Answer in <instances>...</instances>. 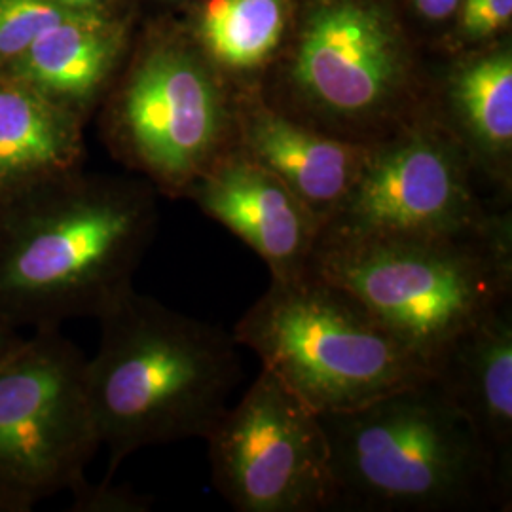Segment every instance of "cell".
I'll use <instances>...</instances> for the list:
<instances>
[{
	"instance_id": "cell-7",
	"label": "cell",
	"mask_w": 512,
	"mask_h": 512,
	"mask_svg": "<svg viewBox=\"0 0 512 512\" xmlns=\"http://www.w3.org/2000/svg\"><path fill=\"white\" fill-rule=\"evenodd\" d=\"M236 95L184 29L158 31L105 97V143L156 192L186 198L236 147Z\"/></svg>"
},
{
	"instance_id": "cell-1",
	"label": "cell",
	"mask_w": 512,
	"mask_h": 512,
	"mask_svg": "<svg viewBox=\"0 0 512 512\" xmlns=\"http://www.w3.org/2000/svg\"><path fill=\"white\" fill-rule=\"evenodd\" d=\"M158 228L147 181L78 171L0 207V317L16 329L101 317L133 289Z\"/></svg>"
},
{
	"instance_id": "cell-16",
	"label": "cell",
	"mask_w": 512,
	"mask_h": 512,
	"mask_svg": "<svg viewBox=\"0 0 512 512\" xmlns=\"http://www.w3.org/2000/svg\"><path fill=\"white\" fill-rule=\"evenodd\" d=\"M84 120L0 74V207L78 171Z\"/></svg>"
},
{
	"instance_id": "cell-10",
	"label": "cell",
	"mask_w": 512,
	"mask_h": 512,
	"mask_svg": "<svg viewBox=\"0 0 512 512\" xmlns=\"http://www.w3.org/2000/svg\"><path fill=\"white\" fill-rule=\"evenodd\" d=\"M211 478L239 512L332 511L321 416L266 368L205 437Z\"/></svg>"
},
{
	"instance_id": "cell-25",
	"label": "cell",
	"mask_w": 512,
	"mask_h": 512,
	"mask_svg": "<svg viewBox=\"0 0 512 512\" xmlns=\"http://www.w3.org/2000/svg\"><path fill=\"white\" fill-rule=\"evenodd\" d=\"M162 2H171V4H183V6H186V4H190V2H194V0H162Z\"/></svg>"
},
{
	"instance_id": "cell-3",
	"label": "cell",
	"mask_w": 512,
	"mask_h": 512,
	"mask_svg": "<svg viewBox=\"0 0 512 512\" xmlns=\"http://www.w3.org/2000/svg\"><path fill=\"white\" fill-rule=\"evenodd\" d=\"M258 93L311 128L374 145L429 107L431 82L397 0H296Z\"/></svg>"
},
{
	"instance_id": "cell-13",
	"label": "cell",
	"mask_w": 512,
	"mask_h": 512,
	"mask_svg": "<svg viewBox=\"0 0 512 512\" xmlns=\"http://www.w3.org/2000/svg\"><path fill=\"white\" fill-rule=\"evenodd\" d=\"M236 145L272 171L321 226L348 196L370 148L311 128L275 109L256 88L236 95Z\"/></svg>"
},
{
	"instance_id": "cell-9",
	"label": "cell",
	"mask_w": 512,
	"mask_h": 512,
	"mask_svg": "<svg viewBox=\"0 0 512 512\" xmlns=\"http://www.w3.org/2000/svg\"><path fill=\"white\" fill-rule=\"evenodd\" d=\"M505 209L511 207L484 198L465 150L427 107L370 145L357 181L319 241L454 234Z\"/></svg>"
},
{
	"instance_id": "cell-2",
	"label": "cell",
	"mask_w": 512,
	"mask_h": 512,
	"mask_svg": "<svg viewBox=\"0 0 512 512\" xmlns=\"http://www.w3.org/2000/svg\"><path fill=\"white\" fill-rule=\"evenodd\" d=\"M86 389L109 475L150 446L205 439L241 380L238 342L217 325L129 289L97 317Z\"/></svg>"
},
{
	"instance_id": "cell-17",
	"label": "cell",
	"mask_w": 512,
	"mask_h": 512,
	"mask_svg": "<svg viewBox=\"0 0 512 512\" xmlns=\"http://www.w3.org/2000/svg\"><path fill=\"white\" fill-rule=\"evenodd\" d=\"M296 0H194L184 31L236 90L258 88L291 29Z\"/></svg>"
},
{
	"instance_id": "cell-4",
	"label": "cell",
	"mask_w": 512,
	"mask_h": 512,
	"mask_svg": "<svg viewBox=\"0 0 512 512\" xmlns=\"http://www.w3.org/2000/svg\"><path fill=\"white\" fill-rule=\"evenodd\" d=\"M321 421L332 511H511L484 444L433 376Z\"/></svg>"
},
{
	"instance_id": "cell-14",
	"label": "cell",
	"mask_w": 512,
	"mask_h": 512,
	"mask_svg": "<svg viewBox=\"0 0 512 512\" xmlns=\"http://www.w3.org/2000/svg\"><path fill=\"white\" fill-rule=\"evenodd\" d=\"M433 378L473 427L512 497V300L463 332Z\"/></svg>"
},
{
	"instance_id": "cell-15",
	"label": "cell",
	"mask_w": 512,
	"mask_h": 512,
	"mask_svg": "<svg viewBox=\"0 0 512 512\" xmlns=\"http://www.w3.org/2000/svg\"><path fill=\"white\" fill-rule=\"evenodd\" d=\"M126 14H65L4 73L82 120L107 97L128 46Z\"/></svg>"
},
{
	"instance_id": "cell-11",
	"label": "cell",
	"mask_w": 512,
	"mask_h": 512,
	"mask_svg": "<svg viewBox=\"0 0 512 512\" xmlns=\"http://www.w3.org/2000/svg\"><path fill=\"white\" fill-rule=\"evenodd\" d=\"M266 262L272 279L306 274L321 222L293 192L236 145L186 196Z\"/></svg>"
},
{
	"instance_id": "cell-21",
	"label": "cell",
	"mask_w": 512,
	"mask_h": 512,
	"mask_svg": "<svg viewBox=\"0 0 512 512\" xmlns=\"http://www.w3.org/2000/svg\"><path fill=\"white\" fill-rule=\"evenodd\" d=\"M461 0H406L408 8L429 25H450Z\"/></svg>"
},
{
	"instance_id": "cell-24",
	"label": "cell",
	"mask_w": 512,
	"mask_h": 512,
	"mask_svg": "<svg viewBox=\"0 0 512 512\" xmlns=\"http://www.w3.org/2000/svg\"><path fill=\"white\" fill-rule=\"evenodd\" d=\"M0 512H18V511H16V509H14V507H12V505H10V503H8V501H6V499H2V497H0Z\"/></svg>"
},
{
	"instance_id": "cell-6",
	"label": "cell",
	"mask_w": 512,
	"mask_h": 512,
	"mask_svg": "<svg viewBox=\"0 0 512 512\" xmlns=\"http://www.w3.org/2000/svg\"><path fill=\"white\" fill-rule=\"evenodd\" d=\"M232 336L319 416L361 408L431 378L361 302L310 270L272 279Z\"/></svg>"
},
{
	"instance_id": "cell-5",
	"label": "cell",
	"mask_w": 512,
	"mask_h": 512,
	"mask_svg": "<svg viewBox=\"0 0 512 512\" xmlns=\"http://www.w3.org/2000/svg\"><path fill=\"white\" fill-rule=\"evenodd\" d=\"M310 272L342 287L433 376L463 332L512 300V213L454 234L319 241Z\"/></svg>"
},
{
	"instance_id": "cell-18",
	"label": "cell",
	"mask_w": 512,
	"mask_h": 512,
	"mask_svg": "<svg viewBox=\"0 0 512 512\" xmlns=\"http://www.w3.org/2000/svg\"><path fill=\"white\" fill-rule=\"evenodd\" d=\"M65 14L46 0H0V73Z\"/></svg>"
},
{
	"instance_id": "cell-12",
	"label": "cell",
	"mask_w": 512,
	"mask_h": 512,
	"mask_svg": "<svg viewBox=\"0 0 512 512\" xmlns=\"http://www.w3.org/2000/svg\"><path fill=\"white\" fill-rule=\"evenodd\" d=\"M429 110L465 150L478 184L492 190L495 203L511 207V42L456 54L446 73L431 82Z\"/></svg>"
},
{
	"instance_id": "cell-23",
	"label": "cell",
	"mask_w": 512,
	"mask_h": 512,
	"mask_svg": "<svg viewBox=\"0 0 512 512\" xmlns=\"http://www.w3.org/2000/svg\"><path fill=\"white\" fill-rule=\"evenodd\" d=\"M25 340L21 330L0 317V363Z\"/></svg>"
},
{
	"instance_id": "cell-19",
	"label": "cell",
	"mask_w": 512,
	"mask_h": 512,
	"mask_svg": "<svg viewBox=\"0 0 512 512\" xmlns=\"http://www.w3.org/2000/svg\"><path fill=\"white\" fill-rule=\"evenodd\" d=\"M511 23L512 0H461L450 23V52L461 54L503 40Z\"/></svg>"
},
{
	"instance_id": "cell-8",
	"label": "cell",
	"mask_w": 512,
	"mask_h": 512,
	"mask_svg": "<svg viewBox=\"0 0 512 512\" xmlns=\"http://www.w3.org/2000/svg\"><path fill=\"white\" fill-rule=\"evenodd\" d=\"M86 361L61 327H50L0 363V497L18 512L86 480L101 446Z\"/></svg>"
},
{
	"instance_id": "cell-20",
	"label": "cell",
	"mask_w": 512,
	"mask_h": 512,
	"mask_svg": "<svg viewBox=\"0 0 512 512\" xmlns=\"http://www.w3.org/2000/svg\"><path fill=\"white\" fill-rule=\"evenodd\" d=\"M71 492L74 512H147L152 509V497L137 494L126 486H112L110 480L95 486L84 480Z\"/></svg>"
},
{
	"instance_id": "cell-22",
	"label": "cell",
	"mask_w": 512,
	"mask_h": 512,
	"mask_svg": "<svg viewBox=\"0 0 512 512\" xmlns=\"http://www.w3.org/2000/svg\"><path fill=\"white\" fill-rule=\"evenodd\" d=\"M71 14H103V16H118L124 14V0H46Z\"/></svg>"
}]
</instances>
